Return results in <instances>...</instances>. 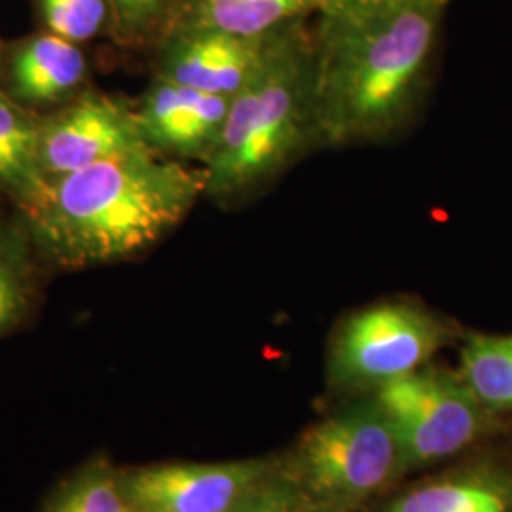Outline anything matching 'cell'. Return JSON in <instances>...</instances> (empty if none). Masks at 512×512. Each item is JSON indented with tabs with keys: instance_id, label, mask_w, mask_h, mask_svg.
Here are the masks:
<instances>
[{
	"instance_id": "obj_1",
	"label": "cell",
	"mask_w": 512,
	"mask_h": 512,
	"mask_svg": "<svg viewBox=\"0 0 512 512\" xmlns=\"http://www.w3.org/2000/svg\"><path fill=\"white\" fill-rule=\"evenodd\" d=\"M205 194V175L152 148L46 177L19 202L31 238L63 266L137 255L164 238Z\"/></svg>"
},
{
	"instance_id": "obj_2",
	"label": "cell",
	"mask_w": 512,
	"mask_h": 512,
	"mask_svg": "<svg viewBox=\"0 0 512 512\" xmlns=\"http://www.w3.org/2000/svg\"><path fill=\"white\" fill-rule=\"evenodd\" d=\"M446 0H408L365 16H321L313 37L323 145L382 141L403 128L425 88Z\"/></svg>"
},
{
	"instance_id": "obj_3",
	"label": "cell",
	"mask_w": 512,
	"mask_h": 512,
	"mask_svg": "<svg viewBox=\"0 0 512 512\" xmlns=\"http://www.w3.org/2000/svg\"><path fill=\"white\" fill-rule=\"evenodd\" d=\"M323 145L315 103L313 37L304 29L274 63L232 97L219 141L203 162L205 194L228 200L279 175Z\"/></svg>"
},
{
	"instance_id": "obj_4",
	"label": "cell",
	"mask_w": 512,
	"mask_h": 512,
	"mask_svg": "<svg viewBox=\"0 0 512 512\" xmlns=\"http://www.w3.org/2000/svg\"><path fill=\"white\" fill-rule=\"evenodd\" d=\"M296 463L304 490L327 507L357 505L404 469L397 435L376 401L315 423L302 437Z\"/></svg>"
},
{
	"instance_id": "obj_5",
	"label": "cell",
	"mask_w": 512,
	"mask_h": 512,
	"mask_svg": "<svg viewBox=\"0 0 512 512\" xmlns=\"http://www.w3.org/2000/svg\"><path fill=\"white\" fill-rule=\"evenodd\" d=\"M376 403L391 423L404 469L431 465L480 435L482 404L461 376L421 366L378 387Z\"/></svg>"
},
{
	"instance_id": "obj_6",
	"label": "cell",
	"mask_w": 512,
	"mask_h": 512,
	"mask_svg": "<svg viewBox=\"0 0 512 512\" xmlns=\"http://www.w3.org/2000/svg\"><path fill=\"white\" fill-rule=\"evenodd\" d=\"M448 338V327L412 302H380L351 313L330 346L338 385H380L425 365Z\"/></svg>"
},
{
	"instance_id": "obj_7",
	"label": "cell",
	"mask_w": 512,
	"mask_h": 512,
	"mask_svg": "<svg viewBox=\"0 0 512 512\" xmlns=\"http://www.w3.org/2000/svg\"><path fill=\"white\" fill-rule=\"evenodd\" d=\"M304 31L302 23L264 37L175 27L160 40L158 74L177 84L236 97Z\"/></svg>"
},
{
	"instance_id": "obj_8",
	"label": "cell",
	"mask_w": 512,
	"mask_h": 512,
	"mask_svg": "<svg viewBox=\"0 0 512 512\" xmlns=\"http://www.w3.org/2000/svg\"><path fill=\"white\" fill-rule=\"evenodd\" d=\"M268 482L270 465L256 459L156 465L122 486L133 512H234Z\"/></svg>"
},
{
	"instance_id": "obj_9",
	"label": "cell",
	"mask_w": 512,
	"mask_h": 512,
	"mask_svg": "<svg viewBox=\"0 0 512 512\" xmlns=\"http://www.w3.org/2000/svg\"><path fill=\"white\" fill-rule=\"evenodd\" d=\"M147 147L137 112L103 93H82L67 109L40 122L44 177L67 175L116 154Z\"/></svg>"
},
{
	"instance_id": "obj_10",
	"label": "cell",
	"mask_w": 512,
	"mask_h": 512,
	"mask_svg": "<svg viewBox=\"0 0 512 512\" xmlns=\"http://www.w3.org/2000/svg\"><path fill=\"white\" fill-rule=\"evenodd\" d=\"M230 103V97L200 92L156 74L135 112L148 148L162 156L205 162L219 141Z\"/></svg>"
},
{
	"instance_id": "obj_11",
	"label": "cell",
	"mask_w": 512,
	"mask_h": 512,
	"mask_svg": "<svg viewBox=\"0 0 512 512\" xmlns=\"http://www.w3.org/2000/svg\"><path fill=\"white\" fill-rule=\"evenodd\" d=\"M10 86L25 105H50L71 97L88 73L78 44L46 31L19 44L10 59Z\"/></svg>"
},
{
	"instance_id": "obj_12",
	"label": "cell",
	"mask_w": 512,
	"mask_h": 512,
	"mask_svg": "<svg viewBox=\"0 0 512 512\" xmlns=\"http://www.w3.org/2000/svg\"><path fill=\"white\" fill-rule=\"evenodd\" d=\"M325 0H186L175 27L264 37L321 14Z\"/></svg>"
},
{
	"instance_id": "obj_13",
	"label": "cell",
	"mask_w": 512,
	"mask_h": 512,
	"mask_svg": "<svg viewBox=\"0 0 512 512\" xmlns=\"http://www.w3.org/2000/svg\"><path fill=\"white\" fill-rule=\"evenodd\" d=\"M387 512H512V476L495 469L439 476L404 492Z\"/></svg>"
},
{
	"instance_id": "obj_14",
	"label": "cell",
	"mask_w": 512,
	"mask_h": 512,
	"mask_svg": "<svg viewBox=\"0 0 512 512\" xmlns=\"http://www.w3.org/2000/svg\"><path fill=\"white\" fill-rule=\"evenodd\" d=\"M38 147L40 122L0 90V188L18 202L35 194L46 179Z\"/></svg>"
},
{
	"instance_id": "obj_15",
	"label": "cell",
	"mask_w": 512,
	"mask_h": 512,
	"mask_svg": "<svg viewBox=\"0 0 512 512\" xmlns=\"http://www.w3.org/2000/svg\"><path fill=\"white\" fill-rule=\"evenodd\" d=\"M459 376L484 408L512 410V336H469Z\"/></svg>"
},
{
	"instance_id": "obj_16",
	"label": "cell",
	"mask_w": 512,
	"mask_h": 512,
	"mask_svg": "<svg viewBox=\"0 0 512 512\" xmlns=\"http://www.w3.org/2000/svg\"><path fill=\"white\" fill-rule=\"evenodd\" d=\"M44 512H133L124 486L105 459L74 475Z\"/></svg>"
},
{
	"instance_id": "obj_17",
	"label": "cell",
	"mask_w": 512,
	"mask_h": 512,
	"mask_svg": "<svg viewBox=\"0 0 512 512\" xmlns=\"http://www.w3.org/2000/svg\"><path fill=\"white\" fill-rule=\"evenodd\" d=\"M31 260L25 239L0 224V336L25 317L31 302Z\"/></svg>"
},
{
	"instance_id": "obj_18",
	"label": "cell",
	"mask_w": 512,
	"mask_h": 512,
	"mask_svg": "<svg viewBox=\"0 0 512 512\" xmlns=\"http://www.w3.org/2000/svg\"><path fill=\"white\" fill-rule=\"evenodd\" d=\"M186 0H109L110 27L122 44L141 46L173 29Z\"/></svg>"
},
{
	"instance_id": "obj_19",
	"label": "cell",
	"mask_w": 512,
	"mask_h": 512,
	"mask_svg": "<svg viewBox=\"0 0 512 512\" xmlns=\"http://www.w3.org/2000/svg\"><path fill=\"white\" fill-rule=\"evenodd\" d=\"M46 29L74 44L97 37L110 23L109 0H38Z\"/></svg>"
},
{
	"instance_id": "obj_20",
	"label": "cell",
	"mask_w": 512,
	"mask_h": 512,
	"mask_svg": "<svg viewBox=\"0 0 512 512\" xmlns=\"http://www.w3.org/2000/svg\"><path fill=\"white\" fill-rule=\"evenodd\" d=\"M234 512H298L296 492L289 484H264Z\"/></svg>"
},
{
	"instance_id": "obj_21",
	"label": "cell",
	"mask_w": 512,
	"mask_h": 512,
	"mask_svg": "<svg viewBox=\"0 0 512 512\" xmlns=\"http://www.w3.org/2000/svg\"><path fill=\"white\" fill-rule=\"evenodd\" d=\"M403 2L408 0H325L323 12L319 16H334V18L365 16V14L380 12Z\"/></svg>"
}]
</instances>
